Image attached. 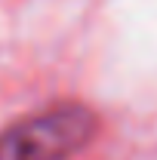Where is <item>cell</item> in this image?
I'll list each match as a JSON object with an SVG mask.
<instances>
[{"instance_id":"obj_1","label":"cell","mask_w":157,"mask_h":160,"mask_svg":"<svg viewBox=\"0 0 157 160\" xmlns=\"http://www.w3.org/2000/svg\"><path fill=\"white\" fill-rule=\"evenodd\" d=\"M99 132L96 111L83 102H59L0 129V160H71Z\"/></svg>"}]
</instances>
